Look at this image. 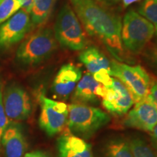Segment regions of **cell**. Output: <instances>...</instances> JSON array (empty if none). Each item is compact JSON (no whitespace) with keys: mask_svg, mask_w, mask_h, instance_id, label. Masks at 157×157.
I'll return each mask as SVG.
<instances>
[{"mask_svg":"<svg viewBox=\"0 0 157 157\" xmlns=\"http://www.w3.org/2000/svg\"><path fill=\"white\" fill-rule=\"evenodd\" d=\"M6 157H23L27 149V143L22 129L17 124H10L4 132L1 140Z\"/></svg>","mask_w":157,"mask_h":157,"instance_id":"cell-15","label":"cell"},{"mask_svg":"<svg viewBox=\"0 0 157 157\" xmlns=\"http://www.w3.org/2000/svg\"><path fill=\"white\" fill-rule=\"evenodd\" d=\"M95 1L105 4V5H113V4L117 3L119 0H95Z\"/></svg>","mask_w":157,"mask_h":157,"instance_id":"cell-28","label":"cell"},{"mask_svg":"<svg viewBox=\"0 0 157 157\" xmlns=\"http://www.w3.org/2000/svg\"><path fill=\"white\" fill-rule=\"evenodd\" d=\"M124 124L127 127L151 132L157 124V102L150 95L137 102L125 117Z\"/></svg>","mask_w":157,"mask_h":157,"instance_id":"cell-9","label":"cell"},{"mask_svg":"<svg viewBox=\"0 0 157 157\" xmlns=\"http://www.w3.org/2000/svg\"><path fill=\"white\" fill-rule=\"evenodd\" d=\"M148 58L153 67L157 72V47H154L148 52Z\"/></svg>","mask_w":157,"mask_h":157,"instance_id":"cell-23","label":"cell"},{"mask_svg":"<svg viewBox=\"0 0 157 157\" xmlns=\"http://www.w3.org/2000/svg\"><path fill=\"white\" fill-rule=\"evenodd\" d=\"M58 157H94L92 147L74 135H63L57 140Z\"/></svg>","mask_w":157,"mask_h":157,"instance_id":"cell-14","label":"cell"},{"mask_svg":"<svg viewBox=\"0 0 157 157\" xmlns=\"http://www.w3.org/2000/svg\"><path fill=\"white\" fill-rule=\"evenodd\" d=\"M106 87L96 81L90 73H86L78 82L74 90L72 101L74 103L95 104L103 99Z\"/></svg>","mask_w":157,"mask_h":157,"instance_id":"cell-13","label":"cell"},{"mask_svg":"<svg viewBox=\"0 0 157 157\" xmlns=\"http://www.w3.org/2000/svg\"><path fill=\"white\" fill-rule=\"evenodd\" d=\"M55 0H33L30 13L33 26H39L48 21L53 8Z\"/></svg>","mask_w":157,"mask_h":157,"instance_id":"cell-17","label":"cell"},{"mask_svg":"<svg viewBox=\"0 0 157 157\" xmlns=\"http://www.w3.org/2000/svg\"><path fill=\"white\" fill-rule=\"evenodd\" d=\"M154 33V25L133 10L124 15L121 38L122 45L127 50L135 54L140 52L152 39Z\"/></svg>","mask_w":157,"mask_h":157,"instance_id":"cell-5","label":"cell"},{"mask_svg":"<svg viewBox=\"0 0 157 157\" xmlns=\"http://www.w3.org/2000/svg\"><path fill=\"white\" fill-rule=\"evenodd\" d=\"M39 99L41 106L39 123L41 129L50 136L62 132L68 122V105L63 102L51 100L44 94H40Z\"/></svg>","mask_w":157,"mask_h":157,"instance_id":"cell-7","label":"cell"},{"mask_svg":"<svg viewBox=\"0 0 157 157\" xmlns=\"http://www.w3.org/2000/svg\"><path fill=\"white\" fill-rule=\"evenodd\" d=\"M71 4L88 34L101 41L116 58L123 60L120 17L95 0H71Z\"/></svg>","mask_w":157,"mask_h":157,"instance_id":"cell-1","label":"cell"},{"mask_svg":"<svg viewBox=\"0 0 157 157\" xmlns=\"http://www.w3.org/2000/svg\"><path fill=\"white\" fill-rule=\"evenodd\" d=\"M103 157H133L128 141L121 138L111 139L105 143Z\"/></svg>","mask_w":157,"mask_h":157,"instance_id":"cell-18","label":"cell"},{"mask_svg":"<svg viewBox=\"0 0 157 157\" xmlns=\"http://www.w3.org/2000/svg\"><path fill=\"white\" fill-rule=\"evenodd\" d=\"M134 103L132 95L124 84L113 77L112 84L106 87V93L102 99L105 110L113 115L122 116L128 112Z\"/></svg>","mask_w":157,"mask_h":157,"instance_id":"cell-11","label":"cell"},{"mask_svg":"<svg viewBox=\"0 0 157 157\" xmlns=\"http://www.w3.org/2000/svg\"><path fill=\"white\" fill-rule=\"evenodd\" d=\"M128 143L133 157H157L156 149L142 138L133 137Z\"/></svg>","mask_w":157,"mask_h":157,"instance_id":"cell-19","label":"cell"},{"mask_svg":"<svg viewBox=\"0 0 157 157\" xmlns=\"http://www.w3.org/2000/svg\"><path fill=\"white\" fill-rule=\"evenodd\" d=\"M3 103L9 121L25 120L31 114V98L27 92L17 84L7 87L3 93Z\"/></svg>","mask_w":157,"mask_h":157,"instance_id":"cell-10","label":"cell"},{"mask_svg":"<svg viewBox=\"0 0 157 157\" xmlns=\"http://www.w3.org/2000/svg\"><path fill=\"white\" fill-rule=\"evenodd\" d=\"M22 5V8L25 10L27 13H30L31 7H32L33 0H20Z\"/></svg>","mask_w":157,"mask_h":157,"instance_id":"cell-25","label":"cell"},{"mask_svg":"<svg viewBox=\"0 0 157 157\" xmlns=\"http://www.w3.org/2000/svg\"><path fill=\"white\" fill-rule=\"evenodd\" d=\"M109 121V114L98 108L74 103L68 105V128L80 138H90Z\"/></svg>","mask_w":157,"mask_h":157,"instance_id":"cell-2","label":"cell"},{"mask_svg":"<svg viewBox=\"0 0 157 157\" xmlns=\"http://www.w3.org/2000/svg\"><path fill=\"white\" fill-rule=\"evenodd\" d=\"M78 58L93 76L103 72H109L110 74V61L95 47L84 49Z\"/></svg>","mask_w":157,"mask_h":157,"instance_id":"cell-16","label":"cell"},{"mask_svg":"<svg viewBox=\"0 0 157 157\" xmlns=\"http://www.w3.org/2000/svg\"><path fill=\"white\" fill-rule=\"evenodd\" d=\"M30 15L21 9L0 24V50H8L21 42L32 28Z\"/></svg>","mask_w":157,"mask_h":157,"instance_id":"cell-8","label":"cell"},{"mask_svg":"<svg viewBox=\"0 0 157 157\" xmlns=\"http://www.w3.org/2000/svg\"><path fill=\"white\" fill-rule=\"evenodd\" d=\"M150 95L157 102V82H153L150 90Z\"/></svg>","mask_w":157,"mask_h":157,"instance_id":"cell-27","label":"cell"},{"mask_svg":"<svg viewBox=\"0 0 157 157\" xmlns=\"http://www.w3.org/2000/svg\"><path fill=\"white\" fill-rule=\"evenodd\" d=\"M57 46L53 31L40 29L21 43L16 51V59L25 66H34L47 60Z\"/></svg>","mask_w":157,"mask_h":157,"instance_id":"cell-4","label":"cell"},{"mask_svg":"<svg viewBox=\"0 0 157 157\" xmlns=\"http://www.w3.org/2000/svg\"><path fill=\"white\" fill-rule=\"evenodd\" d=\"M110 75L124 84L135 103L150 95L152 81L142 66H129L113 60L110 62Z\"/></svg>","mask_w":157,"mask_h":157,"instance_id":"cell-6","label":"cell"},{"mask_svg":"<svg viewBox=\"0 0 157 157\" xmlns=\"http://www.w3.org/2000/svg\"><path fill=\"white\" fill-rule=\"evenodd\" d=\"M138 11L139 14L151 23L154 27L157 26V0H144Z\"/></svg>","mask_w":157,"mask_h":157,"instance_id":"cell-21","label":"cell"},{"mask_svg":"<svg viewBox=\"0 0 157 157\" xmlns=\"http://www.w3.org/2000/svg\"><path fill=\"white\" fill-rule=\"evenodd\" d=\"M151 145L157 151V124L151 131Z\"/></svg>","mask_w":157,"mask_h":157,"instance_id":"cell-24","label":"cell"},{"mask_svg":"<svg viewBox=\"0 0 157 157\" xmlns=\"http://www.w3.org/2000/svg\"><path fill=\"white\" fill-rule=\"evenodd\" d=\"M22 8L20 0H0V24Z\"/></svg>","mask_w":157,"mask_h":157,"instance_id":"cell-20","label":"cell"},{"mask_svg":"<svg viewBox=\"0 0 157 157\" xmlns=\"http://www.w3.org/2000/svg\"><path fill=\"white\" fill-rule=\"evenodd\" d=\"M82 75L81 68L74 64L63 65L58 71L52 83V90L55 96L60 99L67 100L75 90Z\"/></svg>","mask_w":157,"mask_h":157,"instance_id":"cell-12","label":"cell"},{"mask_svg":"<svg viewBox=\"0 0 157 157\" xmlns=\"http://www.w3.org/2000/svg\"><path fill=\"white\" fill-rule=\"evenodd\" d=\"M9 120L6 115L3 103V84L0 78V146H2V137L5 129L8 127Z\"/></svg>","mask_w":157,"mask_h":157,"instance_id":"cell-22","label":"cell"},{"mask_svg":"<svg viewBox=\"0 0 157 157\" xmlns=\"http://www.w3.org/2000/svg\"><path fill=\"white\" fill-rule=\"evenodd\" d=\"M140 1V0H122L123 2V5L125 7H128L129 5H132V4L136 2Z\"/></svg>","mask_w":157,"mask_h":157,"instance_id":"cell-29","label":"cell"},{"mask_svg":"<svg viewBox=\"0 0 157 157\" xmlns=\"http://www.w3.org/2000/svg\"><path fill=\"white\" fill-rule=\"evenodd\" d=\"M56 40L63 48L82 50L88 44V39L79 19L68 4L63 6L54 27Z\"/></svg>","mask_w":157,"mask_h":157,"instance_id":"cell-3","label":"cell"},{"mask_svg":"<svg viewBox=\"0 0 157 157\" xmlns=\"http://www.w3.org/2000/svg\"><path fill=\"white\" fill-rule=\"evenodd\" d=\"M23 157H51L50 155L42 151H34L28 153Z\"/></svg>","mask_w":157,"mask_h":157,"instance_id":"cell-26","label":"cell"},{"mask_svg":"<svg viewBox=\"0 0 157 157\" xmlns=\"http://www.w3.org/2000/svg\"><path fill=\"white\" fill-rule=\"evenodd\" d=\"M155 32H156V34L157 35V26L155 27Z\"/></svg>","mask_w":157,"mask_h":157,"instance_id":"cell-30","label":"cell"}]
</instances>
